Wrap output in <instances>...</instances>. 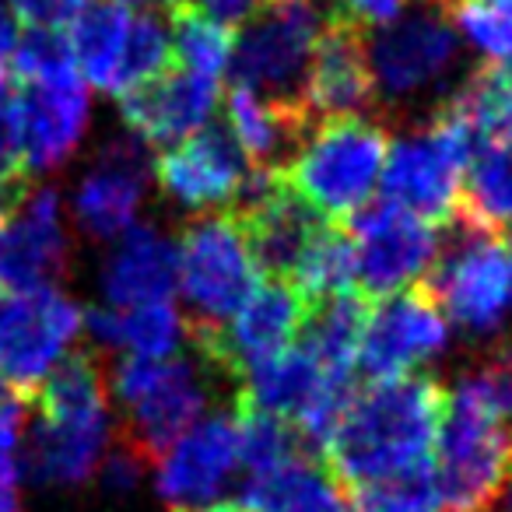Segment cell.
I'll use <instances>...</instances> for the list:
<instances>
[{
    "label": "cell",
    "mask_w": 512,
    "mask_h": 512,
    "mask_svg": "<svg viewBox=\"0 0 512 512\" xmlns=\"http://www.w3.org/2000/svg\"><path fill=\"white\" fill-rule=\"evenodd\" d=\"M474 155L477 144L467 123L442 106L428 127L411 130L390 144L383 165V200L428 225H446L460 214L463 179Z\"/></svg>",
    "instance_id": "obj_5"
},
{
    "label": "cell",
    "mask_w": 512,
    "mask_h": 512,
    "mask_svg": "<svg viewBox=\"0 0 512 512\" xmlns=\"http://www.w3.org/2000/svg\"><path fill=\"white\" fill-rule=\"evenodd\" d=\"M99 467H102V488H106L109 495H130V491L141 484L144 470H148V460L116 439V446L109 449Z\"/></svg>",
    "instance_id": "obj_36"
},
{
    "label": "cell",
    "mask_w": 512,
    "mask_h": 512,
    "mask_svg": "<svg viewBox=\"0 0 512 512\" xmlns=\"http://www.w3.org/2000/svg\"><path fill=\"white\" fill-rule=\"evenodd\" d=\"M22 425H25V411H0V456L18 453Z\"/></svg>",
    "instance_id": "obj_41"
},
{
    "label": "cell",
    "mask_w": 512,
    "mask_h": 512,
    "mask_svg": "<svg viewBox=\"0 0 512 512\" xmlns=\"http://www.w3.org/2000/svg\"><path fill=\"white\" fill-rule=\"evenodd\" d=\"M18 50V22L4 4H0V78H4V64L15 57Z\"/></svg>",
    "instance_id": "obj_42"
},
{
    "label": "cell",
    "mask_w": 512,
    "mask_h": 512,
    "mask_svg": "<svg viewBox=\"0 0 512 512\" xmlns=\"http://www.w3.org/2000/svg\"><path fill=\"white\" fill-rule=\"evenodd\" d=\"M151 176H155V162L148 155V144L137 141L134 134L102 144L74 193V218L81 232L99 242L120 239L148 193Z\"/></svg>",
    "instance_id": "obj_15"
},
{
    "label": "cell",
    "mask_w": 512,
    "mask_h": 512,
    "mask_svg": "<svg viewBox=\"0 0 512 512\" xmlns=\"http://www.w3.org/2000/svg\"><path fill=\"white\" fill-rule=\"evenodd\" d=\"M179 285V249L155 225L130 228L102 267V295L109 309L169 302Z\"/></svg>",
    "instance_id": "obj_20"
},
{
    "label": "cell",
    "mask_w": 512,
    "mask_h": 512,
    "mask_svg": "<svg viewBox=\"0 0 512 512\" xmlns=\"http://www.w3.org/2000/svg\"><path fill=\"white\" fill-rule=\"evenodd\" d=\"M320 32L323 15L309 0H295V4H271L267 0L264 8L242 25L232 43L228 71H232L235 85L249 88L274 106L309 113L306 88Z\"/></svg>",
    "instance_id": "obj_6"
},
{
    "label": "cell",
    "mask_w": 512,
    "mask_h": 512,
    "mask_svg": "<svg viewBox=\"0 0 512 512\" xmlns=\"http://www.w3.org/2000/svg\"><path fill=\"white\" fill-rule=\"evenodd\" d=\"M235 505L242 512H348L351 498L327 460L302 453L267 474L246 477Z\"/></svg>",
    "instance_id": "obj_21"
},
{
    "label": "cell",
    "mask_w": 512,
    "mask_h": 512,
    "mask_svg": "<svg viewBox=\"0 0 512 512\" xmlns=\"http://www.w3.org/2000/svg\"><path fill=\"white\" fill-rule=\"evenodd\" d=\"M446 390L432 376H404L355 390L323 460L344 488H379L432 470Z\"/></svg>",
    "instance_id": "obj_1"
},
{
    "label": "cell",
    "mask_w": 512,
    "mask_h": 512,
    "mask_svg": "<svg viewBox=\"0 0 512 512\" xmlns=\"http://www.w3.org/2000/svg\"><path fill=\"white\" fill-rule=\"evenodd\" d=\"M18 85H39V88H67V85H85L81 71L74 64L71 43H67L60 32H46V29H32L29 36L18 43L15 57Z\"/></svg>",
    "instance_id": "obj_32"
},
{
    "label": "cell",
    "mask_w": 512,
    "mask_h": 512,
    "mask_svg": "<svg viewBox=\"0 0 512 512\" xmlns=\"http://www.w3.org/2000/svg\"><path fill=\"white\" fill-rule=\"evenodd\" d=\"M179 292L186 330H221L256 288V267L232 211L197 214L179 235Z\"/></svg>",
    "instance_id": "obj_7"
},
{
    "label": "cell",
    "mask_w": 512,
    "mask_h": 512,
    "mask_svg": "<svg viewBox=\"0 0 512 512\" xmlns=\"http://www.w3.org/2000/svg\"><path fill=\"white\" fill-rule=\"evenodd\" d=\"M407 0H337V11L330 15L344 18L355 29H386V25L404 18Z\"/></svg>",
    "instance_id": "obj_37"
},
{
    "label": "cell",
    "mask_w": 512,
    "mask_h": 512,
    "mask_svg": "<svg viewBox=\"0 0 512 512\" xmlns=\"http://www.w3.org/2000/svg\"><path fill=\"white\" fill-rule=\"evenodd\" d=\"M18 141L29 172H50L78 151L88 127L85 85L39 88L18 85L15 95Z\"/></svg>",
    "instance_id": "obj_19"
},
{
    "label": "cell",
    "mask_w": 512,
    "mask_h": 512,
    "mask_svg": "<svg viewBox=\"0 0 512 512\" xmlns=\"http://www.w3.org/2000/svg\"><path fill=\"white\" fill-rule=\"evenodd\" d=\"M365 53L376 95L404 102L446 78L460 53V39L439 11H418L372 32V39H365Z\"/></svg>",
    "instance_id": "obj_13"
},
{
    "label": "cell",
    "mask_w": 512,
    "mask_h": 512,
    "mask_svg": "<svg viewBox=\"0 0 512 512\" xmlns=\"http://www.w3.org/2000/svg\"><path fill=\"white\" fill-rule=\"evenodd\" d=\"M85 327V313L57 288L0 292V379L29 404Z\"/></svg>",
    "instance_id": "obj_8"
},
{
    "label": "cell",
    "mask_w": 512,
    "mask_h": 512,
    "mask_svg": "<svg viewBox=\"0 0 512 512\" xmlns=\"http://www.w3.org/2000/svg\"><path fill=\"white\" fill-rule=\"evenodd\" d=\"M169 67H172L169 18L155 15V11L130 15L127 50H123L120 71H116L113 92H109V95H120V99H123V95H130L134 88L162 78Z\"/></svg>",
    "instance_id": "obj_31"
},
{
    "label": "cell",
    "mask_w": 512,
    "mask_h": 512,
    "mask_svg": "<svg viewBox=\"0 0 512 512\" xmlns=\"http://www.w3.org/2000/svg\"><path fill=\"white\" fill-rule=\"evenodd\" d=\"M484 512H512V474L505 477V484H502V488H498L495 502H491Z\"/></svg>",
    "instance_id": "obj_43"
},
{
    "label": "cell",
    "mask_w": 512,
    "mask_h": 512,
    "mask_svg": "<svg viewBox=\"0 0 512 512\" xmlns=\"http://www.w3.org/2000/svg\"><path fill=\"white\" fill-rule=\"evenodd\" d=\"M235 467H239L235 414H207L162 456L158 495L176 505V512L207 509L232 481Z\"/></svg>",
    "instance_id": "obj_16"
},
{
    "label": "cell",
    "mask_w": 512,
    "mask_h": 512,
    "mask_svg": "<svg viewBox=\"0 0 512 512\" xmlns=\"http://www.w3.org/2000/svg\"><path fill=\"white\" fill-rule=\"evenodd\" d=\"M11 8L22 22H29L32 29L57 32L60 25L74 22L85 11V0H11Z\"/></svg>",
    "instance_id": "obj_38"
},
{
    "label": "cell",
    "mask_w": 512,
    "mask_h": 512,
    "mask_svg": "<svg viewBox=\"0 0 512 512\" xmlns=\"http://www.w3.org/2000/svg\"><path fill=\"white\" fill-rule=\"evenodd\" d=\"M260 169L249 165L235 134L218 123H207L176 148L162 151L155 162V179L169 193L172 204L197 214L232 211L242 200L246 186Z\"/></svg>",
    "instance_id": "obj_12"
},
{
    "label": "cell",
    "mask_w": 512,
    "mask_h": 512,
    "mask_svg": "<svg viewBox=\"0 0 512 512\" xmlns=\"http://www.w3.org/2000/svg\"><path fill=\"white\" fill-rule=\"evenodd\" d=\"M481 148H512V60H491L446 102Z\"/></svg>",
    "instance_id": "obj_25"
},
{
    "label": "cell",
    "mask_w": 512,
    "mask_h": 512,
    "mask_svg": "<svg viewBox=\"0 0 512 512\" xmlns=\"http://www.w3.org/2000/svg\"><path fill=\"white\" fill-rule=\"evenodd\" d=\"M165 4H172V0H165ZM183 4L197 8L200 15H207L211 22L225 25V29H235V25H246L256 11L264 8L267 0H183Z\"/></svg>",
    "instance_id": "obj_39"
},
{
    "label": "cell",
    "mask_w": 512,
    "mask_h": 512,
    "mask_svg": "<svg viewBox=\"0 0 512 512\" xmlns=\"http://www.w3.org/2000/svg\"><path fill=\"white\" fill-rule=\"evenodd\" d=\"M109 439V421L95 425H57L32 421L25 439V470L46 488H78L99 470L102 449Z\"/></svg>",
    "instance_id": "obj_22"
},
{
    "label": "cell",
    "mask_w": 512,
    "mask_h": 512,
    "mask_svg": "<svg viewBox=\"0 0 512 512\" xmlns=\"http://www.w3.org/2000/svg\"><path fill=\"white\" fill-rule=\"evenodd\" d=\"M456 221L484 232L512 225V148H481L463 179Z\"/></svg>",
    "instance_id": "obj_27"
},
{
    "label": "cell",
    "mask_w": 512,
    "mask_h": 512,
    "mask_svg": "<svg viewBox=\"0 0 512 512\" xmlns=\"http://www.w3.org/2000/svg\"><path fill=\"white\" fill-rule=\"evenodd\" d=\"M232 414L235 432H239V467L246 470V477H260L267 470L281 467V463L295 460V456L309 453L306 439L292 421L260 411L242 393H235Z\"/></svg>",
    "instance_id": "obj_28"
},
{
    "label": "cell",
    "mask_w": 512,
    "mask_h": 512,
    "mask_svg": "<svg viewBox=\"0 0 512 512\" xmlns=\"http://www.w3.org/2000/svg\"><path fill=\"white\" fill-rule=\"evenodd\" d=\"M425 288L439 302L442 316L460 330L474 337L498 330L512 302L505 242L495 232L470 228L460 221Z\"/></svg>",
    "instance_id": "obj_9"
},
{
    "label": "cell",
    "mask_w": 512,
    "mask_h": 512,
    "mask_svg": "<svg viewBox=\"0 0 512 512\" xmlns=\"http://www.w3.org/2000/svg\"><path fill=\"white\" fill-rule=\"evenodd\" d=\"M348 232L355 242V288L369 302L414 288L439 256L435 225L414 218L390 200L365 204L348 221Z\"/></svg>",
    "instance_id": "obj_10"
},
{
    "label": "cell",
    "mask_w": 512,
    "mask_h": 512,
    "mask_svg": "<svg viewBox=\"0 0 512 512\" xmlns=\"http://www.w3.org/2000/svg\"><path fill=\"white\" fill-rule=\"evenodd\" d=\"M218 88L221 81L172 64L162 78L123 95L120 116L137 141L169 151L207 127L218 106Z\"/></svg>",
    "instance_id": "obj_17"
},
{
    "label": "cell",
    "mask_w": 512,
    "mask_h": 512,
    "mask_svg": "<svg viewBox=\"0 0 512 512\" xmlns=\"http://www.w3.org/2000/svg\"><path fill=\"white\" fill-rule=\"evenodd\" d=\"M225 383L228 379L197 351L162 362L127 355L109 376V397L120 407V442L148 463H162V456L204 418L214 386Z\"/></svg>",
    "instance_id": "obj_2"
},
{
    "label": "cell",
    "mask_w": 512,
    "mask_h": 512,
    "mask_svg": "<svg viewBox=\"0 0 512 512\" xmlns=\"http://www.w3.org/2000/svg\"><path fill=\"white\" fill-rule=\"evenodd\" d=\"M165 18L172 22V64L221 81V74L232 64V29L211 22L183 0H172Z\"/></svg>",
    "instance_id": "obj_30"
},
{
    "label": "cell",
    "mask_w": 512,
    "mask_h": 512,
    "mask_svg": "<svg viewBox=\"0 0 512 512\" xmlns=\"http://www.w3.org/2000/svg\"><path fill=\"white\" fill-rule=\"evenodd\" d=\"M348 512H439V502H435L432 477L421 474L411 477V481L358 491V498L348 505Z\"/></svg>",
    "instance_id": "obj_34"
},
{
    "label": "cell",
    "mask_w": 512,
    "mask_h": 512,
    "mask_svg": "<svg viewBox=\"0 0 512 512\" xmlns=\"http://www.w3.org/2000/svg\"><path fill=\"white\" fill-rule=\"evenodd\" d=\"M505 260H509V285H512V235H509V242H505Z\"/></svg>",
    "instance_id": "obj_44"
},
{
    "label": "cell",
    "mask_w": 512,
    "mask_h": 512,
    "mask_svg": "<svg viewBox=\"0 0 512 512\" xmlns=\"http://www.w3.org/2000/svg\"><path fill=\"white\" fill-rule=\"evenodd\" d=\"M127 32H130V11L113 4V0H99L88 4L71 29V53L78 71L102 92H113L116 71H120L123 50H127Z\"/></svg>",
    "instance_id": "obj_26"
},
{
    "label": "cell",
    "mask_w": 512,
    "mask_h": 512,
    "mask_svg": "<svg viewBox=\"0 0 512 512\" xmlns=\"http://www.w3.org/2000/svg\"><path fill=\"white\" fill-rule=\"evenodd\" d=\"M372 302L362 292H341L309 306L306 327H302V348L316 355V362L337 376H355L358 344L369 320Z\"/></svg>",
    "instance_id": "obj_24"
},
{
    "label": "cell",
    "mask_w": 512,
    "mask_h": 512,
    "mask_svg": "<svg viewBox=\"0 0 512 512\" xmlns=\"http://www.w3.org/2000/svg\"><path fill=\"white\" fill-rule=\"evenodd\" d=\"M449 15L484 57L512 60V0H463Z\"/></svg>",
    "instance_id": "obj_33"
},
{
    "label": "cell",
    "mask_w": 512,
    "mask_h": 512,
    "mask_svg": "<svg viewBox=\"0 0 512 512\" xmlns=\"http://www.w3.org/2000/svg\"><path fill=\"white\" fill-rule=\"evenodd\" d=\"M85 327L102 348H127L134 358H151V362L172 358L183 344V316L172 309V302L134 309L92 306L85 313Z\"/></svg>",
    "instance_id": "obj_23"
},
{
    "label": "cell",
    "mask_w": 512,
    "mask_h": 512,
    "mask_svg": "<svg viewBox=\"0 0 512 512\" xmlns=\"http://www.w3.org/2000/svg\"><path fill=\"white\" fill-rule=\"evenodd\" d=\"M446 341L449 323L439 302L428 295L425 285H414L390 299L372 302L355 369H362L369 383L414 376V369L439 355Z\"/></svg>",
    "instance_id": "obj_11"
},
{
    "label": "cell",
    "mask_w": 512,
    "mask_h": 512,
    "mask_svg": "<svg viewBox=\"0 0 512 512\" xmlns=\"http://www.w3.org/2000/svg\"><path fill=\"white\" fill-rule=\"evenodd\" d=\"M71 267V239L64 228L60 193L32 183L0 232V292L57 288Z\"/></svg>",
    "instance_id": "obj_14"
},
{
    "label": "cell",
    "mask_w": 512,
    "mask_h": 512,
    "mask_svg": "<svg viewBox=\"0 0 512 512\" xmlns=\"http://www.w3.org/2000/svg\"><path fill=\"white\" fill-rule=\"evenodd\" d=\"M292 285L302 292V299L313 306L320 299L341 292H358L355 288V242H351L348 225H327L316 232V239L309 242L302 264L295 267Z\"/></svg>",
    "instance_id": "obj_29"
},
{
    "label": "cell",
    "mask_w": 512,
    "mask_h": 512,
    "mask_svg": "<svg viewBox=\"0 0 512 512\" xmlns=\"http://www.w3.org/2000/svg\"><path fill=\"white\" fill-rule=\"evenodd\" d=\"M29 190H32V179L22 158V141H18L15 99L8 95L4 78H0V193L11 200H22Z\"/></svg>",
    "instance_id": "obj_35"
},
{
    "label": "cell",
    "mask_w": 512,
    "mask_h": 512,
    "mask_svg": "<svg viewBox=\"0 0 512 512\" xmlns=\"http://www.w3.org/2000/svg\"><path fill=\"white\" fill-rule=\"evenodd\" d=\"M376 102L365 32L337 15L323 18V32L316 39L313 67H309L306 106L316 120L337 116H362Z\"/></svg>",
    "instance_id": "obj_18"
},
{
    "label": "cell",
    "mask_w": 512,
    "mask_h": 512,
    "mask_svg": "<svg viewBox=\"0 0 512 512\" xmlns=\"http://www.w3.org/2000/svg\"><path fill=\"white\" fill-rule=\"evenodd\" d=\"M0 512H22L18 505V453L0 456Z\"/></svg>",
    "instance_id": "obj_40"
},
{
    "label": "cell",
    "mask_w": 512,
    "mask_h": 512,
    "mask_svg": "<svg viewBox=\"0 0 512 512\" xmlns=\"http://www.w3.org/2000/svg\"><path fill=\"white\" fill-rule=\"evenodd\" d=\"M113 4H120V8H127V4H151V0H113Z\"/></svg>",
    "instance_id": "obj_45"
},
{
    "label": "cell",
    "mask_w": 512,
    "mask_h": 512,
    "mask_svg": "<svg viewBox=\"0 0 512 512\" xmlns=\"http://www.w3.org/2000/svg\"><path fill=\"white\" fill-rule=\"evenodd\" d=\"M390 155V134L369 116L320 120L306 134L302 148L278 172L320 218L351 221L372 200Z\"/></svg>",
    "instance_id": "obj_3"
},
{
    "label": "cell",
    "mask_w": 512,
    "mask_h": 512,
    "mask_svg": "<svg viewBox=\"0 0 512 512\" xmlns=\"http://www.w3.org/2000/svg\"><path fill=\"white\" fill-rule=\"evenodd\" d=\"M512 474V428L481 407L463 386L446 397L432 456L439 512H484Z\"/></svg>",
    "instance_id": "obj_4"
}]
</instances>
